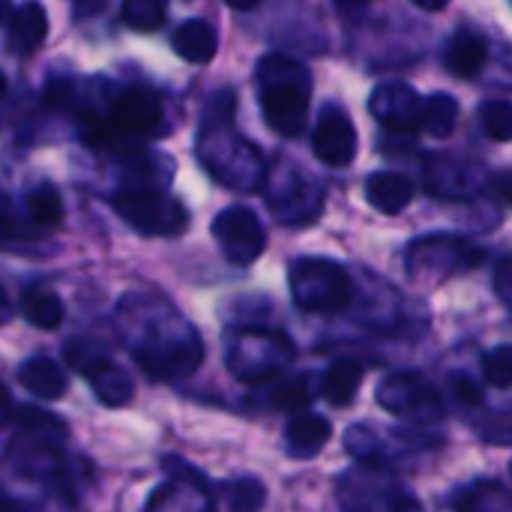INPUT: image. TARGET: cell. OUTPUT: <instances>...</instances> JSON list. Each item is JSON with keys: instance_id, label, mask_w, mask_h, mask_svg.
<instances>
[{"instance_id": "34", "label": "cell", "mask_w": 512, "mask_h": 512, "mask_svg": "<svg viewBox=\"0 0 512 512\" xmlns=\"http://www.w3.org/2000/svg\"><path fill=\"white\" fill-rule=\"evenodd\" d=\"M453 390H456V396H459V402H465V405H480L483 402V390L471 381V378H453Z\"/></svg>"}, {"instance_id": "23", "label": "cell", "mask_w": 512, "mask_h": 512, "mask_svg": "<svg viewBox=\"0 0 512 512\" xmlns=\"http://www.w3.org/2000/svg\"><path fill=\"white\" fill-rule=\"evenodd\" d=\"M171 45L174 51L189 60V63H210L216 57V45H219V36H216V27L204 18H189L183 21L174 36H171Z\"/></svg>"}, {"instance_id": "7", "label": "cell", "mask_w": 512, "mask_h": 512, "mask_svg": "<svg viewBox=\"0 0 512 512\" xmlns=\"http://www.w3.org/2000/svg\"><path fill=\"white\" fill-rule=\"evenodd\" d=\"M162 102L147 87H129L120 90L111 102L108 120H87L90 123V141L105 144L114 135H159L162 132Z\"/></svg>"}, {"instance_id": "19", "label": "cell", "mask_w": 512, "mask_h": 512, "mask_svg": "<svg viewBox=\"0 0 512 512\" xmlns=\"http://www.w3.org/2000/svg\"><path fill=\"white\" fill-rule=\"evenodd\" d=\"M147 512H213L210 495H207V483L201 477L195 480H171L165 483L153 498Z\"/></svg>"}, {"instance_id": "8", "label": "cell", "mask_w": 512, "mask_h": 512, "mask_svg": "<svg viewBox=\"0 0 512 512\" xmlns=\"http://www.w3.org/2000/svg\"><path fill=\"white\" fill-rule=\"evenodd\" d=\"M114 210L144 237H180L189 228V210L165 192H120Z\"/></svg>"}, {"instance_id": "41", "label": "cell", "mask_w": 512, "mask_h": 512, "mask_svg": "<svg viewBox=\"0 0 512 512\" xmlns=\"http://www.w3.org/2000/svg\"><path fill=\"white\" fill-rule=\"evenodd\" d=\"M12 12H15V9H12L9 3H3V0H0V21H3L6 15H12Z\"/></svg>"}, {"instance_id": "14", "label": "cell", "mask_w": 512, "mask_h": 512, "mask_svg": "<svg viewBox=\"0 0 512 512\" xmlns=\"http://www.w3.org/2000/svg\"><path fill=\"white\" fill-rule=\"evenodd\" d=\"M312 150L318 156V162H324L327 168H345L354 162L357 156V129L351 114L336 105L327 102L318 114L315 132H312Z\"/></svg>"}, {"instance_id": "22", "label": "cell", "mask_w": 512, "mask_h": 512, "mask_svg": "<svg viewBox=\"0 0 512 512\" xmlns=\"http://www.w3.org/2000/svg\"><path fill=\"white\" fill-rule=\"evenodd\" d=\"M48 36V15L39 3H24L9 15L6 24V45L15 54H30Z\"/></svg>"}, {"instance_id": "3", "label": "cell", "mask_w": 512, "mask_h": 512, "mask_svg": "<svg viewBox=\"0 0 512 512\" xmlns=\"http://www.w3.org/2000/svg\"><path fill=\"white\" fill-rule=\"evenodd\" d=\"M132 351L138 366H144L153 378H183L195 372L204 357L198 333L171 309H165L156 324H144V342L132 345Z\"/></svg>"}, {"instance_id": "30", "label": "cell", "mask_w": 512, "mask_h": 512, "mask_svg": "<svg viewBox=\"0 0 512 512\" xmlns=\"http://www.w3.org/2000/svg\"><path fill=\"white\" fill-rule=\"evenodd\" d=\"M480 126L492 141H512V102L510 99H486L477 108Z\"/></svg>"}, {"instance_id": "11", "label": "cell", "mask_w": 512, "mask_h": 512, "mask_svg": "<svg viewBox=\"0 0 512 512\" xmlns=\"http://www.w3.org/2000/svg\"><path fill=\"white\" fill-rule=\"evenodd\" d=\"M66 363L93 384L96 396L108 408L126 405L135 393L132 378L120 366H114V360L93 342H69L66 345Z\"/></svg>"}, {"instance_id": "26", "label": "cell", "mask_w": 512, "mask_h": 512, "mask_svg": "<svg viewBox=\"0 0 512 512\" xmlns=\"http://www.w3.org/2000/svg\"><path fill=\"white\" fill-rule=\"evenodd\" d=\"M21 315L27 324L39 330H57L63 324V300L54 291H24L21 294Z\"/></svg>"}, {"instance_id": "20", "label": "cell", "mask_w": 512, "mask_h": 512, "mask_svg": "<svg viewBox=\"0 0 512 512\" xmlns=\"http://www.w3.org/2000/svg\"><path fill=\"white\" fill-rule=\"evenodd\" d=\"M366 201L378 213L396 216L414 201V183L399 171H375L366 180Z\"/></svg>"}, {"instance_id": "31", "label": "cell", "mask_w": 512, "mask_h": 512, "mask_svg": "<svg viewBox=\"0 0 512 512\" xmlns=\"http://www.w3.org/2000/svg\"><path fill=\"white\" fill-rule=\"evenodd\" d=\"M123 21L138 33H153L165 21V6L159 0H129L123 3Z\"/></svg>"}, {"instance_id": "13", "label": "cell", "mask_w": 512, "mask_h": 512, "mask_svg": "<svg viewBox=\"0 0 512 512\" xmlns=\"http://www.w3.org/2000/svg\"><path fill=\"white\" fill-rule=\"evenodd\" d=\"M423 105L426 99L402 84V81H390V84H381L375 87V93L369 96V111L372 117L393 135H417L423 129Z\"/></svg>"}, {"instance_id": "6", "label": "cell", "mask_w": 512, "mask_h": 512, "mask_svg": "<svg viewBox=\"0 0 512 512\" xmlns=\"http://www.w3.org/2000/svg\"><path fill=\"white\" fill-rule=\"evenodd\" d=\"M483 258H486L483 249H477L465 237L432 234L408 246V276L417 282H444L465 270L480 267Z\"/></svg>"}, {"instance_id": "35", "label": "cell", "mask_w": 512, "mask_h": 512, "mask_svg": "<svg viewBox=\"0 0 512 512\" xmlns=\"http://www.w3.org/2000/svg\"><path fill=\"white\" fill-rule=\"evenodd\" d=\"M489 186H492V192H495L504 204H510L512 207V168L495 171V174L489 177Z\"/></svg>"}, {"instance_id": "40", "label": "cell", "mask_w": 512, "mask_h": 512, "mask_svg": "<svg viewBox=\"0 0 512 512\" xmlns=\"http://www.w3.org/2000/svg\"><path fill=\"white\" fill-rule=\"evenodd\" d=\"M9 231H12V222H9V216H6V213H0V237H3V234H9Z\"/></svg>"}, {"instance_id": "38", "label": "cell", "mask_w": 512, "mask_h": 512, "mask_svg": "<svg viewBox=\"0 0 512 512\" xmlns=\"http://www.w3.org/2000/svg\"><path fill=\"white\" fill-rule=\"evenodd\" d=\"M9 408H12V402H9V393H6V390L0 387V423H3L6 417H9Z\"/></svg>"}, {"instance_id": "17", "label": "cell", "mask_w": 512, "mask_h": 512, "mask_svg": "<svg viewBox=\"0 0 512 512\" xmlns=\"http://www.w3.org/2000/svg\"><path fill=\"white\" fill-rule=\"evenodd\" d=\"M330 432H333V426L327 417L312 414V411L294 414L285 426V450L294 459H312L315 453H321L327 447Z\"/></svg>"}, {"instance_id": "12", "label": "cell", "mask_w": 512, "mask_h": 512, "mask_svg": "<svg viewBox=\"0 0 512 512\" xmlns=\"http://www.w3.org/2000/svg\"><path fill=\"white\" fill-rule=\"evenodd\" d=\"M213 237H216L222 255L237 267L255 264L267 246L264 225L249 207H225L213 219Z\"/></svg>"}, {"instance_id": "16", "label": "cell", "mask_w": 512, "mask_h": 512, "mask_svg": "<svg viewBox=\"0 0 512 512\" xmlns=\"http://www.w3.org/2000/svg\"><path fill=\"white\" fill-rule=\"evenodd\" d=\"M489 60V42L483 33L462 27L444 45V66L456 78H474Z\"/></svg>"}, {"instance_id": "1", "label": "cell", "mask_w": 512, "mask_h": 512, "mask_svg": "<svg viewBox=\"0 0 512 512\" xmlns=\"http://www.w3.org/2000/svg\"><path fill=\"white\" fill-rule=\"evenodd\" d=\"M231 120H234V93L222 90L207 105L204 132L198 138V156L219 183L237 192H255L264 186L267 168H264L258 147L240 138L231 129Z\"/></svg>"}, {"instance_id": "33", "label": "cell", "mask_w": 512, "mask_h": 512, "mask_svg": "<svg viewBox=\"0 0 512 512\" xmlns=\"http://www.w3.org/2000/svg\"><path fill=\"white\" fill-rule=\"evenodd\" d=\"M483 375L489 387L510 390L512 387V345H498L483 357Z\"/></svg>"}, {"instance_id": "25", "label": "cell", "mask_w": 512, "mask_h": 512, "mask_svg": "<svg viewBox=\"0 0 512 512\" xmlns=\"http://www.w3.org/2000/svg\"><path fill=\"white\" fill-rule=\"evenodd\" d=\"M453 512H512V489L498 480H477L456 492Z\"/></svg>"}, {"instance_id": "9", "label": "cell", "mask_w": 512, "mask_h": 512, "mask_svg": "<svg viewBox=\"0 0 512 512\" xmlns=\"http://www.w3.org/2000/svg\"><path fill=\"white\" fill-rule=\"evenodd\" d=\"M342 512H423L399 483L381 474V468L351 471L339 480Z\"/></svg>"}, {"instance_id": "15", "label": "cell", "mask_w": 512, "mask_h": 512, "mask_svg": "<svg viewBox=\"0 0 512 512\" xmlns=\"http://www.w3.org/2000/svg\"><path fill=\"white\" fill-rule=\"evenodd\" d=\"M321 207H324V189H318L300 174H291V180L279 183L276 192L270 195V210L285 225L312 222L321 213Z\"/></svg>"}, {"instance_id": "24", "label": "cell", "mask_w": 512, "mask_h": 512, "mask_svg": "<svg viewBox=\"0 0 512 512\" xmlns=\"http://www.w3.org/2000/svg\"><path fill=\"white\" fill-rule=\"evenodd\" d=\"M363 378H366V366L360 360L342 357V360L330 363V369L321 378V396H324V402L333 405V408L351 405L354 396H357V390H360V384H363Z\"/></svg>"}, {"instance_id": "36", "label": "cell", "mask_w": 512, "mask_h": 512, "mask_svg": "<svg viewBox=\"0 0 512 512\" xmlns=\"http://www.w3.org/2000/svg\"><path fill=\"white\" fill-rule=\"evenodd\" d=\"M9 318H12V300H9L6 288L0 285V324H6Z\"/></svg>"}, {"instance_id": "32", "label": "cell", "mask_w": 512, "mask_h": 512, "mask_svg": "<svg viewBox=\"0 0 512 512\" xmlns=\"http://www.w3.org/2000/svg\"><path fill=\"white\" fill-rule=\"evenodd\" d=\"M312 399V387H309V378H291V381H282L273 387L270 393V405L276 411H291V414H303V408L309 405Z\"/></svg>"}, {"instance_id": "21", "label": "cell", "mask_w": 512, "mask_h": 512, "mask_svg": "<svg viewBox=\"0 0 512 512\" xmlns=\"http://www.w3.org/2000/svg\"><path fill=\"white\" fill-rule=\"evenodd\" d=\"M18 381L24 384V390H30L36 399L45 402H57L66 396V372L57 360L51 357H30L18 366Z\"/></svg>"}, {"instance_id": "39", "label": "cell", "mask_w": 512, "mask_h": 512, "mask_svg": "<svg viewBox=\"0 0 512 512\" xmlns=\"http://www.w3.org/2000/svg\"><path fill=\"white\" fill-rule=\"evenodd\" d=\"M231 9H258V0H231Z\"/></svg>"}, {"instance_id": "42", "label": "cell", "mask_w": 512, "mask_h": 512, "mask_svg": "<svg viewBox=\"0 0 512 512\" xmlns=\"http://www.w3.org/2000/svg\"><path fill=\"white\" fill-rule=\"evenodd\" d=\"M3 96H6V75L0 72V99H3Z\"/></svg>"}, {"instance_id": "18", "label": "cell", "mask_w": 512, "mask_h": 512, "mask_svg": "<svg viewBox=\"0 0 512 512\" xmlns=\"http://www.w3.org/2000/svg\"><path fill=\"white\" fill-rule=\"evenodd\" d=\"M426 189L438 198H468L480 189V174L456 159H435L426 168Z\"/></svg>"}, {"instance_id": "4", "label": "cell", "mask_w": 512, "mask_h": 512, "mask_svg": "<svg viewBox=\"0 0 512 512\" xmlns=\"http://www.w3.org/2000/svg\"><path fill=\"white\" fill-rule=\"evenodd\" d=\"M291 297L306 315H336L354 303L348 270L330 258H297L288 267Z\"/></svg>"}, {"instance_id": "37", "label": "cell", "mask_w": 512, "mask_h": 512, "mask_svg": "<svg viewBox=\"0 0 512 512\" xmlns=\"http://www.w3.org/2000/svg\"><path fill=\"white\" fill-rule=\"evenodd\" d=\"M0 512H27L18 501H12V498H6L3 492H0Z\"/></svg>"}, {"instance_id": "27", "label": "cell", "mask_w": 512, "mask_h": 512, "mask_svg": "<svg viewBox=\"0 0 512 512\" xmlns=\"http://www.w3.org/2000/svg\"><path fill=\"white\" fill-rule=\"evenodd\" d=\"M459 123V102L450 93H432L423 105V129L432 138H447Z\"/></svg>"}, {"instance_id": "2", "label": "cell", "mask_w": 512, "mask_h": 512, "mask_svg": "<svg viewBox=\"0 0 512 512\" xmlns=\"http://www.w3.org/2000/svg\"><path fill=\"white\" fill-rule=\"evenodd\" d=\"M258 99L264 120L282 138H297L306 129L312 102V75L288 54H267L258 60Z\"/></svg>"}, {"instance_id": "10", "label": "cell", "mask_w": 512, "mask_h": 512, "mask_svg": "<svg viewBox=\"0 0 512 512\" xmlns=\"http://www.w3.org/2000/svg\"><path fill=\"white\" fill-rule=\"evenodd\" d=\"M378 405L402 420H414V423H435L444 417V402L438 396V390L417 372H396L387 375L378 384L375 393Z\"/></svg>"}, {"instance_id": "43", "label": "cell", "mask_w": 512, "mask_h": 512, "mask_svg": "<svg viewBox=\"0 0 512 512\" xmlns=\"http://www.w3.org/2000/svg\"><path fill=\"white\" fill-rule=\"evenodd\" d=\"M510 477H512V462H510Z\"/></svg>"}, {"instance_id": "5", "label": "cell", "mask_w": 512, "mask_h": 512, "mask_svg": "<svg viewBox=\"0 0 512 512\" xmlns=\"http://www.w3.org/2000/svg\"><path fill=\"white\" fill-rule=\"evenodd\" d=\"M294 357V345L288 336L273 333L267 327L237 330L228 342V369L249 384H264L279 375Z\"/></svg>"}, {"instance_id": "29", "label": "cell", "mask_w": 512, "mask_h": 512, "mask_svg": "<svg viewBox=\"0 0 512 512\" xmlns=\"http://www.w3.org/2000/svg\"><path fill=\"white\" fill-rule=\"evenodd\" d=\"M222 501L231 512H258L267 501V489L255 477H237L222 486Z\"/></svg>"}, {"instance_id": "28", "label": "cell", "mask_w": 512, "mask_h": 512, "mask_svg": "<svg viewBox=\"0 0 512 512\" xmlns=\"http://www.w3.org/2000/svg\"><path fill=\"white\" fill-rule=\"evenodd\" d=\"M24 210H27V216H30L33 225L51 228V225H60L63 222V198H60V192L51 183L33 186L27 192V198H24Z\"/></svg>"}]
</instances>
